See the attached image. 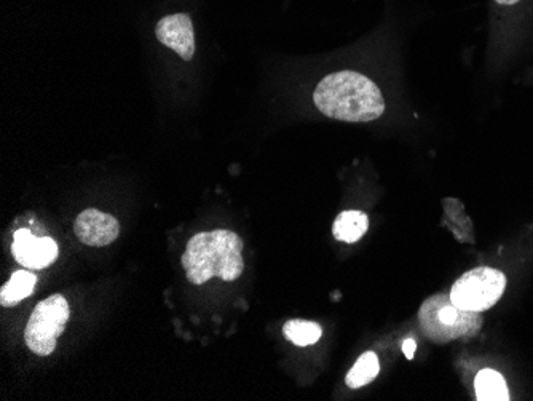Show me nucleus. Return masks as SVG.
<instances>
[{"label": "nucleus", "instance_id": "obj_1", "mask_svg": "<svg viewBox=\"0 0 533 401\" xmlns=\"http://www.w3.org/2000/svg\"><path fill=\"white\" fill-rule=\"evenodd\" d=\"M315 108L329 119L369 124L387 112V100L376 80L353 69L331 72L313 90Z\"/></svg>", "mask_w": 533, "mask_h": 401}, {"label": "nucleus", "instance_id": "obj_2", "mask_svg": "<svg viewBox=\"0 0 533 401\" xmlns=\"http://www.w3.org/2000/svg\"><path fill=\"white\" fill-rule=\"evenodd\" d=\"M241 251L243 240L235 232L226 229L200 232L187 243L181 263L189 282L194 285H203L213 277L233 282L245 269Z\"/></svg>", "mask_w": 533, "mask_h": 401}, {"label": "nucleus", "instance_id": "obj_3", "mask_svg": "<svg viewBox=\"0 0 533 401\" xmlns=\"http://www.w3.org/2000/svg\"><path fill=\"white\" fill-rule=\"evenodd\" d=\"M419 323L430 341L447 344L455 339L474 336L482 326V318L479 312L455 306L451 294H436L420 307Z\"/></svg>", "mask_w": 533, "mask_h": 401}, {"label": "nucleus", "instance_id": "obj_4", "mask_svg": "<svg viewBox=\"0 0 533 401\" xmlns=\"http://www.w3.org/2000/svg\"><path fill=\"white\" fill-rule=\"evenodd\" d=\"M68 301L61 294H53L32 310L24 339L29 349L40 357H48L56 349V341L63 334L69 320Z\"/></svg>", "mask_w": 533, "mask_h": 401}, {"label": "nucleus", "instance_id": "obj_5", "mask_svg": "<svg viewBox=\"0 0 533 401\" xmlns=\"http://www.w3.org/2000/svg\"><path fill=\"white\" fill-rule=\"evenodd\" d=\"M506 288V277L492 267H478L458 278L451 290L455 306L471 312H484L494 307Z\"/></svg>", "mask_w": 533, "mask_h": 401}, {"label": "nucleus", "instance_id": "obj_6", "mask_svg": "<svg viewBox=\"0 0 533 401\" xmlns=\"http://www.w3.org/2000/svg\"><path fill=\"white\" fill-rule=\"evenodd\" d=\"M158 42L178 53L182 60L190 61L195 53L194 23L187 13L163 16L155 26Z\"/></svg>", "mask_w": 533, "mask_h": 401}, {"label": "nucleus", "instance_id": "obj_7", "mask_svg": "<svg viewBox=\"0 0 533 401\" xmlns=\"http://www.w3.org/2000/svg\"><path fill=\"white\" fill-rule=\"evenodd\" d=\"M74 232L87 247H106L119 239L120 224L114 216L88 208L77 216Z\"/></svg>", "mask_w": 533, "mask_h": 401}, {"label": "nucleus", "instance_id": "obj_8", "mask_svg": "<svg viewBox=\"0 0 533 401\" xmlns=\"http://www.w3.org/2000/svg\"><path fill=\"white\" fill-rule=\"evenodd\" d=\"M12 253L26 269H44L58 258V245L50 237H34L28 229H20L13 237Z\"/></svg>", "mask_w": 533, "mask_h": 401}, {"label": "nucleus", "instance_id": "obj_9", "mask_svg": "<svg viewBox=\"0 0 533 401\" xmlns=\"http://www.w3.org/2000/svg\"><path fill=\"white\" fill-rule=\"evenodd\" d=\"M369 229V218L366 213L358 210L342 211L334 221L332 235L334 239L344 243H356L363 239Z\"/></svg>", "mask_w": 533, "mask_h": 401}, {"label": "nucleus", "instance_id": "obj_10", "mask_svg": "<svg viewBox=\"0 0 533 401\" xmlns=\"http://www.w3.org/2000/svg\"><path fill=\"white\" fill-rule=\"evenodd\" d=\"M37 277L29 270H18L10 277L0 291V304L4 307L16 306L18 302L31 296L36 288Z\"/></svg>", "mask_w": 533, "mask_h": 401}, {"label": "nucleus", "instance_id": "obj_11", "mask_svg": "<svg viewBox=\"0 0 533 401\" xmlns=\"http://www.w3.org/2000/svg\"><path fill=\"white\" fill-rule=\"evenodd\" d=\"M476 397L479 401H508L510 392L502 374L494 370H482L474 381Z\"/></svg>", "mask_w": 533, "mask_h": 401}, {"label": "nucleus", "instance_id": "obj_12", "mask_svg": "<svg viewBox=\"0 0 533 401\" xmlns=\"http://www.w3.org/2000/svg\"><path fill=\"white\" fill-rule=\"evenodd\" d=\"M380 363L379 357L374 352H366L358 358L350 373L345 378V384L350 389H360V387L368 386L374 379L379 376Z\"/></svg>", "mask_w": 533, "mask_h": 401}, {"label": "nucleus", "instance_id": "obj_13", "mask_svg": "<svg viewBox=\"0 0 533 401\" xmlns=\"http://www.w3.org/2000/svg\"><path fill=\"white\" fill-rule=\"evenodd\" d=\"M283 334L288 341L293 342L296 346L307 347L320 341L321 326L305 320H289L283 326Z\"/></svg>", "mask_w": 533, "mask_h": 401}, {"label": "nucleus", "instance_id": "obj_14", "mask_svg": "<svg viewBox=\"0 0 533 401\" xmlns=\"http://www.w3.org/2000/svg\"><path fill=\"white\" fill-rule=\"evenodd\" d=\"M415 350H417V342L414 339H406L403 344V352L406 355L407 360H412L415 355Z\"/></svg>", "mask_w": 533, "mask_h": 401}, {"label": "nucleus", "instance_id": "obj_15", "mask_svg": "<svg viewBox=\"0 0 533 401\" xmlns=\"http://www.w3.org/2000/svg\"><path fill=\"white\" fill-rule=\"evenodd\" d=\"M498 8L510 7V5L516 4L519 0H492Z\"/></svg>", "mask_w": 533, "mask_h": 401}]
</instances>
